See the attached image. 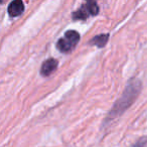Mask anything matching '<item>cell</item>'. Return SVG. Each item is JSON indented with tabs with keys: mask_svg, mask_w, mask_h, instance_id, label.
<instances>
[{
	"mask_svg": "<svg viewBox=\"0 0 147 147\" xmlns=\"http://www.w3.org/2000/svg\"><path fill=\"white\" fill-rule=\"evenodd\" d=\"M142 89V84L136 78L130 79L125 87L123 94L113 105L112 109L109 111L107 117L104 119V125L111 123L113 120L124 114V112L135 102Z\"/></svg>",
	"mask_w": 147,
	"mask_h": 147,
	"instance_id": "1",
	"label": "cell"
},
{
	"mask_svg": "<svg viewBox=\"0 0 147 147\" xmlns=\"http://www.w3.org/2000/svg\"><path fill=\"white\" fill-rule=\"evenodd\" d=\"M81 38L80 33L77 30H67L65 32V35L57 40V47L61 53H69L73 51L76 45H78L79 40Z\"/></svg>",
	"mask_w": 147,
	"mask_h": 147,
	"instance_id": "2",
	"label": "cell"
},
{
	"mask_svg": "<svg viewBox=\"0 0 147 147\" xmlns=\"http://www.w3.org/2000/svg\"><path fill=\"white\" fill-rule=\"evenodd\" d=\"M99 11L100 8L96 1H87L71 13V18L74 20H86L89 17L97 15Z\"/></svg>",
	"mask_w": 147,
	"mask_h": 147,
	"instance_id": "3",
	"label": "cell"
},
{
	"mask_svg": "<svg viewBox=\"0 0 147 147\" xmlns=\"http://www.w3.org/2000/svg\"><path fill=\"white\" fill-rule=\"evenodd\" d=\"M7 12L11 17L19 16L24 12V3L21 0H13L9 3Z\"/></svg>",
	"mask_w": 147,
	"mask_h": 147,
	"instance_id": "4",
	"label": "cell"
},
{
	"mask_svg": "<svg viewBox=\"0 0 147 147\" xmlns=\"http://www.w3.org/2000/svg\"><path fill=\"white\" fill-rule=\"evenodd\" d=\"M57 63H57V59H53V57H51V59L43 61L40 67L41 76L47 77V76H49V75H51V74L57 69Z\"/></svg>",
	"mask_w": 147,
	"mask_h": 147,
	"instance_id": "5",
	"label": "cell"
},
{
	"mask_svg": "<svg viewBox=\"0 0 147 147\" xmlns=\"http://www.w3.org/2000/svg\"><path fill=\"white\" fill-rule=\"evenodd\" d=\"M109 36H110L109 33H101V34H98L93 37L89 43H90L91 45H96L99 49H102V47H104L105 45H107Z\"/></svg>",
	"mask_w": 147,
	"mask_h": 147,
	"instance_id": "6",
	"label": "cell"
},
{
	"mask_svg": "<svg viewBox=\"0 0 147 147\" xmlns=\"http://www.w3.org/2000/svg\"><path fill=\"white\" fill-rule=\"evenodd\" d=\"M132 147H147V136L141 137L138 141L132 145Z\"/></svg>",
	"mask_w": 147,
	"mask_h": 147,
	"instance_id": "7",
	"label": "cell"
}]
</instances>
